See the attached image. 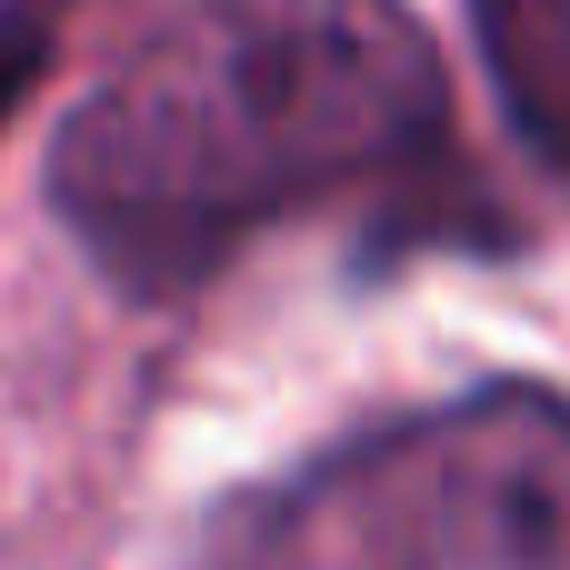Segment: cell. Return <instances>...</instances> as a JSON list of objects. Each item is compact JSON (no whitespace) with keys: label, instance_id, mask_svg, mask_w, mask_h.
<instances>
[{"label":"cell","instance_id":"6da1fadb","mask_svg":"<svg viewBox=\"0 0 570 570\" xmlns=\"http://www.w3.org/2000/svg\"><path fill=\"white\" fill-rule=\"evenodd\" d=\"M441 160L451 60L411 0H180L60 110L40 200L120 301L160 311L311 200L421 210Z\"/></svg>","mask_w":570,"mask_h":570},{"label":"cell","instance_id":"7a4b0ae2","mask_svg":"<svg viewBox=\"0 0 570 570\" xmlns=\"http://www.w3.org/2000/svg\"><path fill=\"white\" fill-rule=\"evenodd\" d=\"M180 570H570V391L471 381L200 511Z\"/></svg>","mask_w":570,"mask_h":570},{"label":"cell","instance_id":"3957f363","mask_svg":"<svg viewBox=\"0 0 570 570\" xmlns=\"http://www.w3.org/2000/svg\"><path fill=\"white\" fill-rule=\"evenodd\" d=\"M521 160L570 190V0H461Z\"/></svg>","mask_w":570,"mask_h":570},{"label":"cell","instance_id":"277c9868","mask_svg":"<svg viewBox=\"0 0 570 570\" xmlns=\"http://www.w3.org/2000/svg\"><path fill=\"white\" fill-rule=\"evenodd\" d=\"M70 10H80V0H0V130H10V110L40 90V70L60 60Z\"/></svg>","mask_w":570,"mask_h":570}]
</instances>
